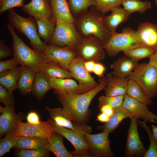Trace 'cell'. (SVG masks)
<instances>
[{
    "label": "cell",
    "instance_id": "1",
    "mask_svg": "<svg viewBox=\"0 0 157 157\" xmlns=\"http://www.w3.org/2000/svg\"><path fill=\"white\" fill-rule=\"evenodd\" d=\"M98 85L87 92L58 95V99L63 108L73 121L80 125H87L90 116L89 107L95 96L107 85L106 76L99 78Z\"/></svg>",
    "mask_w": 157,
    "mask_h": 157
},
{
    "label": "cell",
    "instance_id": "2",
    "mask_svg": "<svg viewBox=\"0 0 157 157\" xmlns=\"http://www.w3.org/2000/svg\"><path fill=\"white\" fill-rule=\"evenodd\" d=\"M104 13L97 11L92 7L76 17L74 24L82 37L92 35L99 39L104 46L111 35L104 24Z\"/></svg>",
    "mask_w": 157,
    "mask_h": 157
},
{
    "label": "cell",
    "instance_id": "3",
    "mask_svg": "<svg viewBox=\"0 0 157 157\" xmlns=\"http://www.w3.org/2000/svg\"><path fill=\"white\" fill-rule=\"evenodd\" d=\"M7 27L12 38L13 57L21 66L30 67L36 72L42 71L47 61L44 53L36 51L27 45L17 34L11 25L7 24Z\"/></svg>",
    "mask_w": 157,
    "mask_h": 157
},
{
    "label": "cell",
    "instance_id": "4",
    "mask_svg": "<svg viewBox=\"0 0 157 157\" xmlns=\"http://www.w3.org/2000/svg\"><path fill=\"white\" fill-rule=\"evenodd\" d=\"M8 21L11 25L19 32L23 33L30 41V44L33 49L41 53H44L47 46L40 38L37 30L36 20L29 16L25 18L18 15L13 9L8 10Z\"/></svg>",
    "mask_w": 157,
    "mask_h": 157
},
{
    "label": "cell",
    "instance_id": "5",
    "mask_svg": "<svg viewBox=\"0 0 157 157\" xmlns=\"http://www.w3.org/2000/svg\"><path fill=\"white\" fill-rule=\"evenodd\" d=\"M143 46L138 39L136 31L127 27L121 33H111L107 42L103 48L108 55L113 57L120 51L123 52L131 49Z\"/></svg>",
    "mask_w": 157,
    "mask_h": 157
},
{
    "label": "cell",
    "instance_id": "6",
    "mask_svg": "<svg viewBox=\"0 0 157 157\" xmlns=\"http://www.w3.org/2000/svg\"><path fill=\"white\" fill-rule=\"evenodd\" d=\"M126 78L135 81L150 99L157 96V71L148 63L138 64Z\"/></svg>",
    "mask_w": 157,
    "mask_h": 157
},
{
    "label": "cell",
    "instance_id": "7",
    "mask_svg": "<svg viewBox=\"0 0 157 157\" xmlns=\"http://www.w3.org/2000/svg\"><path fill=\"white\" fill-rule=\"evenodd\" d=\"M82 40V37L74 24L57 19L55 32L49 44L61 47H68L76 49Z\"/></svg>",
    "mask_w": 157,
    "mask_h": 157
},
{
    "label": "cell",
    "instance_id": "8",
    "mask_svg": "<svg viewBox=\"0 0 157 157\" xmlns=\"http://www.w3.org/2000/svg\"><path fill=\"white\" fill-rule=\"evenodd\" d=\"M85 59L77 56L72 61L68 70L72 77L78 82V94H82L91 90L95 88L99 83L86 69Z\"/></svg>",
    "mask_w": 157,
    "mask_h": 157
},
{
    "label": "cell",
    "instance_id": "9",
    "mask_svg": "<svg viewBox=\"0 0 157 157\" xmlns=\"http://www.w3.org/2000/svg\"><path fill=\"white\" fill-rule=\"evenodd\" d=\"M55 131L67 139L74 146L75 150L70 152L74 157H90V147L85 140L84 134L59 126L50 119Z\"/></svg>",
    "mask_w": 157,
    "mask_h": 157
},
{
    "label": "cell",
    "instance_id": "10",
    "mask_svg": "<svg viewBox=\"0 0 157 157\" xmlns=\"http://www.w3.org/2000/svg\"><path fill=\"white\" fill-rule=\"evenodd\" d=\"M77 56L85 61L99 62L105 58V50L100 40L92 35L82 37L81 43L76 49Z\"/></svg>",
    "mask_w": 157,
    "mask_h": 157
},
{
    "label": "cell",
    "instance_id": "11",
    "mask_svg": "<svg viewBox=\"0 0 157 157\" xmlns=\"http://www.w3.org/2000/svg\"><path fill=\"white\" fill-rule=\"evenodd\" d=\"M109 133L102 131L99 133L92 134L85 133L84 136L90 147V157H112L114 156L111 150Z\"/></svg>",
    "mask_w": 157,
    "mask_h": 157
},
{
    "label": "cell",
    "instance_id": "12",
    "mask_svg": "<svg viewBox=\"0 0 157 157\" xmlns=\"http://www.w3.org/2000/svg\"><path fill=\"white\" fill-rule=\"evenodd\" d=\"M54 131L49 119L46 121H41L38 124L24 123L19 121L16 123L11 132L16 138L27 136L49 138Z\"/></svg>",
    "mask_w": 157,
    "mask_h": 157
},
{
    "label": "cell",
    "instance_id": "13",
    "mask_svg": "<svg viewBox=\"0 0 157 157\" xmlns=\"http://www.w3.org/2000/svg\"><path fill=\"white\" fill-rule=\"evenodd\" d=\"M44 53L47 61L56 62L68 70L69 64L77 56L76 49L51 44L47 45Z\"/></svg>",
    "mask_w": 157,
    "mask_h": 157
},
{
    "label": "cell",
    "instance_id": "14",
    "mask_svg": "<svg viewBox=\"0 0 157 157\" xmlns=\"http://www.w3.org/2000/svg\"><path fill=\"white\" fill-rule=\"evenodd\" d=\"M45 109L49 112L51 119L57 125L78 131L83 134L92 131V128L87 125H80L74 122L63 108L58 107L51 108L48 107Z\"/></svg>",
    "mask_w": 157,
    "mask_h": 157
},
{
    "label": "cell",
    "instance_id": "15",
    "mask_svg": "<svg viewBox=\"0 0 157 157\" xmlns=\"http://www.w3.org/2000/svg\"><path fill=\"white\" fill-rule=\"evenodd\" d=\"M138 119L135 116L131 119L125 149V154L127 156H144L147 150L139 135L137 128Z\"/></svg>",
    "mask_w": 157,
    "mask_h": 157
},
{
    "label": "cell",
    "instance_id": "16",
    "mask_svg": "<svg viewBox=\"0 0 157 157\" xmlns=\"http://www.w3.org/2000/svg\"><path fill=\"white\" fill-rule=\"evenodd\" d=\"M122 106L138 119H143L145 122L157 123V116L149 110L146 104L131 98L126 94L124 96Z\"/></svg>",
    "mask_w": 157,
    "mask_h": 157
},
{
    "label": "cell",
    "instance_id": "17",
    "mask_svg": "<svg viewBox=\"0 0 157 157\" xmlns=\"http://www.w3.org/2000/svg\"><path fill=\"white\" fill-rule=\"evenodd\" d=\"M22 7L24 12L35 19H49L53 15L49 0H31Z\"/></svg>",
    "mask_w": 157,
    "mask_h": 157
},
{
    "label": "cell",
    "instance_id": "18",
    "mask_svg": "<svg viewBox=\"0 0 157 157\" xmlns=\"http://www.w3.org/2000/svg\"><path fill=\"white\" fill-rule=\"evenodd\" d=\"M0 135L3 136L5 134L11 132L16 123L23 119L22 113L16 114L15 112L14 105L5 106L0 107Z\"/></svg>",
    "mask_w": 157,
    "mask_h": 157
},
{
    "label": "cell",
    "instance_id": "19",
    "mask_svg": "<svg viewBox=\"0 0 157 157\" xmlns=\"http://www.w3.org/2000/svg\"><path fill=\"white\" fill-rule=\"evenodd\" d=\"M138 38L143 46L157 49V25L149 22L140 24L136 31Z\"/></svg>",
    "mask_w": 157,
    "mask_h": 157
},
{
    "label": "cell",
    "instance_id": "20",
    "mask_svg": "<svg viewBox=\"0 0 157 157\" xmlns=\"http://www.w3.org/2000/svg\"><path fill=\"white\" fill-rule=\"evenodd\" d=\"M107 85L104 89L105 95L125 96L126 94L129 79L113 76L110 73L106 74Z\"/></svg>",
    "mask_w": 157,
    "mask_h": 157
},
{
    "label": "cell",
    "instance_id": "21",
    "mask_svg": "<svg viewBox=\"0 0 157 157\" xmlns=\"http://www.w3.org/2000/svg\"><path fill=\"white\" fill-rule=\"evenodd\" d=\"M113 109V113L108 121L102 125L98 126V129L109 133L115 129L124 119L129 118L131 119L135 116L122 105Z\"/></svg>",
    "mask_w": 157,
    "mask_h": 157
},
{
    "label": "cell",
    "instance_id": "22",
    "mask_svg": "<svg viewBox=\"0 0 157 157\" xmlns=\"http://www.w3.org/2000/svg\"><path fill=\"white\" fill-rule=\"evenodd\" d=\"M138 62L126 56L122 57L110 65L113 70L110 73L116 77L126 78L135 68Z\"/></svg>",
    "mask_w": 157,
    "mask_h": 157
},
{
    "label": "cell",
    "instance_id": "23",
    "mask_svg": "<svg viewBox=\"0 0 157 157\" xmlns=\"http://www.w3.org/2000/svg\"><path fill=\"white\" fill-rule=\"evenodd\" d=\"M111 11L110 15L104 16V21L107 28L111 34L116 32L120 24L126 21L130 14L124 8L120 7L115 8Z\"/></svg>",
    "mask_w": 157,
    "mask_h": 157
},
{
    "label": "cell",
    "instance_id": "24",
    "mask_svg": "<svg viewBox=\"0 0 157 157\" xmlns=\"http://www.w3.org/2000/svg\"><path fill=\"white\" fill-rule=\"evenodd\" d=\"M48 143V138L36 136H22L16 138L15 147L21 149H45Z\"/></svg>",
    "mask_w": 157,
    "mask_h": 157
},
{
    "label": "cell",
    "instance_id": "25",
    "mask_svg": "<svg viewBox=\"0 0 157 157\" xmlns=\"http://www.w3.org/2000/svg\"><path fill=\"white\" fill-rule=\"evenodd\" d=\"M17 82V88L22 95H26L31 91L36 72L29 66H22Z\"/></svg>",
    "mask_w": 157,
    "mask_h": 157
},
{
    "label": "cell",
    "instance_id": "26",
    "mask_svg": "<svg viewBox=\"0 0 157 157\" xmlns=\"http://www.w3.org/2000/svg\"><path fill=\"white\" fill-rule=\"evenodd\" d=\"M53 89L49 77L42 71L36 73L31 91L33 95L40 101L47 92Z\"/></svg>",
    "mask_w": 157,
    "mask_h": 157
},
{
    "label": "cell",
    "instance_id": "27",
    "mask_svg": "<svg viewBox=\"0 0 157 157\" xmlns=\"http://www.w3.org/2000/svg\"><path fill=\"white\" fill-rule=\"evenodd\" d=\"M63 137L54 131L48 138V143L45 149L51 152L57 157H73L65 147L63 143Z\"/></svg>",
    "mask_w": 157,
    "mask_h": 157
},
{
    "label": "cell",
    "instance_id": "28",
    "mask_svg": "<svg viewBox=\"0 0 157 157\" xmlns=\"http://www.w3.org/2000/svg\"><path fill=\"white\" fill-rule=\"evenodd\" d=\"M50 81L54 92L58 95L78 94V84L71 78H50Z\"/></svg>",
    "mask_w": 157,
    "mask_h": 157
},
{
    "label": "cell",
    "instance_id": "29",
    "mask_svg": "<svg viewBox=\"0 0 157 157\" xmlns=\"http://www.w3.org/2000/svg\"><path fill=\"white\" fill-rule=\"evenodd\" d=\"M53 15L57 19L74 24L75 18L72 14L67 0H51Z\"/></svg>",
    "mask_w": 157,
    "mask_h": 157
},
{
    "label": "cell",
    "instance_id": "30",
    "mask_svg": "<svg viewBox=\"0 0 157 157\" xmlns=\"http://www.w3.org/2000/svg\"><path fill=\"white\" fill-rule=\"evenodd\" d=\"M35 20L38 25V33L39 37L43 39L45 44H49L55 32L57 18L53 15L49 19Z\"/></svg>",
    "mask_w": 157,
    "mask_h": 157
},
{
    "label": "cell",
    "instance_id": "31",
    "mask_svg": "<svg viewBox=\"0 0 157 157\" xmlns=\"http://www.w3.org/2000/svg\"><path fill=\"white\" fill-rule=\"evenodd\" d=\"M21 65L0 73V84L10 93L17 88V82Z\"/></svg>",
    "mask_w": 157,
    "mask_h": 157
},
{
    "label": "cell",
    "instance_id": "32",
    "mask_svg": "<svg viewBox=\"0 0 157 157\" xmlns=\"http://www.w3.org/2000/svg\"><path fill=\"white\" fill-rule=\"evenodd\" d=\"M42 71L50 78L64 79L72 78L68 70L54 61H47Z\"/></svg>",
    "mask_w": 157,
    "mask_h": 157
},
{
    "label": "cell",
    "instance_id": "33",
    "mask_svg": "<svg viewBox=\"0 0 157 157\" xmlns=\"http://www.w3.org/2000/svg\"><path fill=\"white\" fill-rule=\"evenodd\" d=\"M126 94L131 98L147 105L151 104V99L146 95L139 86L133 80L129 79Z\"/></svg>",
    "mask_w": 157,
    "mask_h": 157
},
{
    "label": "cell",
    "instance_id": "34",
    "mask_svg": "<svg viewBox=\"0 0 157 157\" xmlns=\"http://www.w3.org/2000/svg\"><path fill=\"white\" fill-rule=\"evenodd\" d=\"M121 5L130 15L135 12L142 14L151 8V3L149 2L140 0H122Z\"/></svg>",
    "mask_w": 157,
    "mask_h": 157
},
{
    "label": "cell",
    "instance_id": "35",
    "mask_svg": "<svg viewBox=\"0 0 157 157\" xmlns=\"http://www.w3.org/2000/svg\"><path fill=\"white\" fill-rule=\"evenodd\" d=\"M67 1L71 12L76 17L88 10L90 7L94 6L95 4L94 0Z\"/></svg>",
    "mask_w": 157,
    "mask_h": 157
},
{
    "label": "cell",
    "instance_id": "36",
    "mask_svg": "<svg viewBox=\"0 0 157 157\" xmlns=\"http://www.w3.org/2000/svg\"><path fill=\"white\" fill-rule=\"evenodd\" d=\"M154 49L146 46L135 47L124 52V54L138 62L141 59L149 58L155 52Z\"/></svg>",
    "mask_w": 157,
    "mask_h": 157
},
{
    "label": "cell",
    "instance_id": "37",
    "mask_svg": "<svg viewBox=\"0 0 157 157\" xmlns=\"http://www.w3.org/2000/svg\"><path fill=\"white\" fill-rule=\"evenodd\" d=\"M139 124L145 129L147 132L150 140V146L144 156V157H157V141L154 137L150 126L147 125L144 121H139Z\"/></svg>",
    "mask_w": 157,
    "mask_h": 157
},
{
    "label": "cell",
    "instance_id": "38",
    "mask_svg": "<svg viewBox=\"0 0 157 157\" xmlns=\"http://www.w3.org/2000/svg\"><path fill=\"white\" fill-rule=\"evenodd\" d=\"M95 5L93 6L97 11L105 13L113 8L120 7L122 0H94Z\"/></svg>",
    "mask_w": 157,
    "mask_h": 157
},
{
    "label": "cell",
    "instance_id": "39",
    "mask_svg": "<svg viewBox=\"0 0 157 157\" xmlns=\"http://www.w3.org/2000/svg\"><path fill=\"white\" fill-rule=\"evenodd\" d=\"M124 96H108L102 95L98 97L99 104L98 107L99 109L102 106L108 104L113 108H115L122 105Z\"/></svg>",
    "mask_w": 157,
    "mask_h": 157
},
{
    "label": "cell",
    "instance_id": "40",
    "mask_svg": "<svg viewBox=\"0 0 157 157\" xmlns=\"http://www.w3.org/2000/svg\"><path fill=\"white\" fill-rule=\"evenodd\" d=\"M16 138L12 132L6 133L5 137L0 141V157H2L15 147Z\"/></svg>",
    "mask_w": 157,
    "mask_h": 157
},
{
    "label": "cell",
    "instance_id": "41",
    "mask_svg": "<svg viewBox=\"0 0 157 157\" xmlns=\"http://www.w3.org/2000/svg\"><path fill=\"white\" fill-rule=\"evenodd\" d=\"M49 151L45 149H21L16 153L19 157H46L49 155Z\"/></svg>",
    "mask_w": 157,
    "mask_h": 157
},
{
    "label": "cell",
    "instance_id": "42",
    "mask_svg": "<svg viewBox=\"0 0 157 157\" xmlns=\"http://www.w3.org/2000/svg\"><path fill=\"white\" fill-rule=\"evenodd\" d=\"M23 0H0V13L17 7H22Z\"/></svg>",
    "mask_w": 157,
    "mask_h": 157
},
{
    "label": "cell",
    "instance_id": "43",
    "mask_svg": "<svg viewBox=\"0 0 157 157\" xmlns=\"http://www.w3.org/2000/svg\"><path fill=\"white\" fill-rule=\"evenodd\" d=\"M0 101L5 106L14 105L15 100L13 93H10L4 87L0 85Z\"/></svg>",
    "mask_w": 157,
    "mask_h": 157
},
{
    "label": "cell",
    "instance_id": "44",
    "mask_svg": "<svg viewBox=\"0 0 157 157\" xmlns=\"http://www.w3.org/2000/svg\"><path fill=\"white\" fill-rule=\"evenodd\" d=\"M19 63L13 57L7 60L0 62V73L13 69L18 66Z\"/></svg>",
    "mask_w": 157,
    "mask_h": 157
},
{
    "label": "cell",
    "instance_id": "45",
    "mask_svg": "<svg viewBox=\"0 0 157 157\" xmlns=\"http://www.w3.org/2000/svg\"><path fill=\"white\" fill-rule=\"evenodd\" d=\"M12 54L11 49L4 43L3 41L0 40V59L9 57Z\"/></svg>",
    "mask_w": 157,
    "mask_h": 157
},
{
    "label": "cell",
    "instance_id": "46",
    "mask_svg": "<svg viewBox=\"0 0 157 157\" xmlns=\"http://www.w3.org/2000/svg\"><path fill=\"white\" fill-rule=\"evenodd\" d=\"M106 70L105 66L99 62H96L94 65L93 72L99 78L104 77V74Z\"/></svg>",
    "mask_w": 157,
    "mask_h": 157
},
{
    "label": "cell",
    "instance_id": "47",
    "mask_svg": "<svg viewBox=\"0 0 157 157\" xmlns=\"http://www.w3.org/2000/svg\"><path fill=\"white\" fill-rule=\"evenodd\" d=\"M26 119L27 122L31 124H38L41 122L37 113L34 111L29 112L27 115Z\"/></svg>",
    "mask_w": 157,
    "mask_h": 157
},
{
    "label": "cell",
    "instance_id": "48",
    "mask_svg": "<svg viewBox=\"0 0 157 157\" xmlns=\"http://www.w3.org/2000/svg\"><path fill=\"white\" fill-rule=\"evenodd\" d=\"M99 109L101 113H104L109 117L112 115L114 112L113 108L111 106L108 104L103 105Z\"/></svg>",
    "mask_w": 157,
    "mask_h": 157
},
{
    "label": "cell",
    "instance_id": "49",
    "mask_svg": "<svg viewBox=\"0 0 157 157\" xmlns=\"http://www.w3.org/2000/svg\"><path fill=\"white\" fill-rule=\"evenodd\" d=\"M149 58L148 63L157 71V49L155 50L154 53Z\"/></svg>",
    "mask_w": 157,
    "mask_h": 157
},
{
    "label": "cell",
    "instance_id": "50",
    "mask_svg": "<svg viewBox=\"0 0 157 157\" xmlns=\"http://www.w3.org/2000/svg\"><path fill=\"white\" fill-rule=\"evenodd\" d=\"M96 62L93 60L85 61L84 63L85 67L89 73L93 72L94 65Z\"/></svg>",
    "mask_w": 157,
    "mask_h": 157
},
{
    "label": "cell",
    "instance_id": "51",
    "mask_svg": "<svg viewBox=\"0 0 157 157\" xmlns=\"http://www.w3.org/2000/svg\"><path fill=\"white\" fill-rule=\"evenodd\" d=\"M110 117L106 114L101 113L97 115L96 120L106 123L108 121Z\"/></svg>",
    "mask_w": 157,
    "mask_h": 157
},
{
    "label": "cell",
    "instance_id": "52",
    "mask_svg": "<svg viewBox=\"0 0 157 157\" xmlns=\"http://www.w3.org/2000/svg\"><path fill=\"white\" fill-rule=\"evenodd\" d=\"M152 131L153 135L157 141V126L152 124Z\"/></svg>",
    "mask_w": 157,
    "mask_h": 157
},
{
    "label": "cell",
    "instance_id": "53",
    "mask_svg": "<svg viewBox=\"0 0 157 157\" xmlns=\"http://www.w3.org/2000/svg\"><path fill=\"white\" fill-rule=\"evenodd\" d=\"M155 1V5L157 6V0H154Z\"/></svg>",
    "mask_w": 157,
    "mask_h": 157
},
{
    "label": "cell",
    "instance_id": "54",
    "mask_svg": "<svg viewBox=\"0 0 157 157\" xmlns=\"http://www.w3.org/2000/svg\"><path fill=\"white\" fill-rule=\"evenodd\" d=\"M49 0L50 1H51V0Z\"/></svg>",
    "mask_w": 157,
    "mask_h": 157
}]
</instances>
